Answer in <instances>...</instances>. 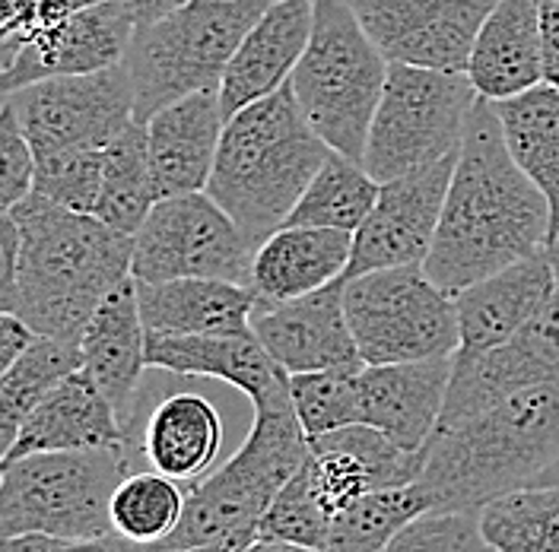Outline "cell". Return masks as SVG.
Listing matches in <instances>:
<instances>
[{
    "label": "cell",
    "instance_id": "1",
    "mask_svg": "<svg viewBox=\"0 0 559 552\" xmlns=\"http://www.w3.org/2000/svg\"><path fill=\"white\" fill-rule=\"evenodd\" d=\"M550 239V201L512 159L492 103L480 99L461 140L439 232L423 271L454 296L547 251Z\"/></svg>",
    "mask_w": 559,
    "mask_h": 552
},
{
    "label": "cell",
    "instance_id": "2",
    "mask_svg": "<svg viewBox=\"0 0 559 552\" xmlns=\"http://www.w3.org/2000/svg\"><path fill=\"white\" fill-rule=\"evenodd\" d=\"M10 216L20 229V254L0 309L20 314L38 337L80 344L105 296L131 276L134 236L41 194L23 197Z\"/></svg>",
    "mask_w": 559,
    "mask_h": 552
},
{
    "label": "cell",
    "instance_id": "3",
    "mask_svg": "<svg viewBox=\"0 0 559 552\" xmlns=\"http://www.w3.org/2000/svg\"><path fill=\"white\" fill-rule=\"evenodd\" d=\"M559 454V384L527 387L484 413L436 429L417 483L432 512H480L537 485Z\"/></svg>",
    "mask_w": 559,
    "mask_h": 552
},
{
    "label": "cell",
    "instance_id": "4",
    "mask_svg": "<svg viewBox=\"0 0 559 552\" xmlns=\"http://www.w3.org/2000/svg\"><path fill=\"white\" fill-rule=\"evenodd\" d=\"M331 153L286 83L226 121L207 194L261 244L286 226Z\"/></svg>",
    "mask_w": 559,
    "mask_h": 552
},
{
    "label": "cell",
    "instance_id": "5",
    "mask_svg": "<svg viewBox=\"0 0 559 552\" xmlns=\"http://www.w3.org/2000/svg\"><path fill=\"white\" fill-rule=\"evenodd\" d=\"M309 435L293 407V391L254 407V425L229 464L188 489L185 518L169 547H204L223 540H258V520L286 480L306 464Z\"/></svg>",
    "mask_w": 559,
    "mask_h": 552
},
{
    "label": "cell",
    "instance_id": "6",
    "mask_svg": "<svg viewBox=\"0 0 559 552\" xmlns=\"http://www.w3.org/2000/svg\"><path fill=\"white\" fill-rule=\"evenodd\" d=\"M271 3L277 0H188L140 26L124 58L134 83V121L146 124L166 105L219 89L233 55Z\"/></svg>",
    "mask_w": 559,
    "mask_h": 552
},
{
    "label": "cell",
    "instance_id": "7",
    "mask_svg": "<svg viewBox=\"0 0 559 552\" xmlns=\"http://www.w3.org/2000/svg\"><path fill=\"white\" fill-rule=\"evenodd\" d=\"M388 70L391 61L347 0H314L312 38L289 86L334 153L362 163Z\"/></svg>",
    "mask_w": 559,
    "mask_h": 552
},
{
    "label": "cell",
    "instance_id": "8",
    "mask_svg": "<svg viewBox=\"0 0 559 552\" xmlns=\"http://www.w3.org/2000/svg\"><path fill=\"white\" fill-rule=\"evenodd\" d=\"M121 448L48 451L3 464L0 480V537H105L111 527V495L128 477Z\"/></svg>",
    "mask_w": 559,
    "mask_h": 552
},
{
    "label": "cell",
    "instance_id": "9",
    "mask_svg": "<svg viewBox=\"0 0 559 552\" xmlns=\"http://www.w3.org/2000/svg\"><path fill=\"white\" fill-rule=\"evenodd\" d=\"M477 103L480 93L464 70L391 64L362 166L384 184L452 156Z\"/></svg>",
    "mask_w": 559,
    "mask_h": 552
},
{
    "label": "cell",
    "instance_id": "10",
    "mask_svg": "<svg viewBox=\"0 0 559 552\" xmlns=\"http://www.w3.org/2000/svg\"><path fill=\"white\" fill-rule=\"evenodd\" d=\"M349 331L366 365L454 356L461 346L454 296L423 267H391L344 279Z\"/></svg>",
    "mask_w": 559,
    "mask_h": 552
},
{
    "label": "cell",
    "instance_id": "11",
    "mask_svg": "<svg viewBox=\"0 0 559 552\" xmlns=\"http://www.w3.org/2000/svg\"><path fill=\"white\" fill-rule=\"evenodd\" d=\"M254 251L258 244L207 191L175 194L156 201L138 229L131 274L143 283L204 276L251 286Z\"/></svg>",
    "mask_w": 559,
    "mask_h": 552
},
{
    "label": "cell",
    "instance_id": "12",
    "mask_svg": "<svg viewBox=\"0 0 559 552\" xmlns=\"http://www.w3.org/2000/svg\"><path fill=\"white\" fill-rule=\"evenodd\" d=\"M13 105L23 134L33 143L35 159L105 149L124 128L134 124V83L128 64L51 76L3 96Z\"/></svg>",
    "mask_w": 559,
    "mask_h": 552
},
{
    "label": "cell",
    "instance_id": "13",
    "mask_svg": "<svg viewBox=\"0 0 559 552\" xmlns=\"http://www.w3.org/2000/svg\"><path fill=\"white\" fill-rule=\"evenodd\" d=\"M457 153L401 178L384 181L366 223L353 232L344 279L391 267H423L445 209Z\"/></svg>",
    "mask_w": 559,
    "mask_h": 552
},
{
    "label": "cell",
    "instance_id": "14",
    "mask_svg": "<svg viewBox=\"0 0 559 552\" xmlns=\"http://www.w3.org/2000/svg\"><path fill=\"white\" fill-rule=\"evenodd\" d=\"M544 384H559V289L506 344L474 356L454 352L452 384L439 429Z\"/></svg>",
    "mask_w": 559,
    "mask_h": 552
},
{
    "label": "cell",
    "instance_id": "15",
    "mask_svg": "<svg viewBox=\"0 0 559 552\" xmlns=\"http://www.w3.org/2000/svg\"><path fill=\"white\" fill-rule=\"evenodd\" d=\"M391 64L467 70L471 48L499 0H347Z\"/></svg>",
    "mask_w": 559,
    "mask_h": 552
},
{
    "label": "cell",
    "instance_id": "16",
    "mask_svg": "<svg viewBox=\"0 0 559 552\" xmlns=\"http://www.w3.org/2000/svg\"><path fill=\"white\" fill-rule=\"evenodd\" d=\"M138 26L121 13L115 0L93 3L70 20L26 38L16 51L3 55L0 89L16 93L51 76H83L124 64Z\"/></svg>",
    "mask_w": 559,
    "mask_h": 552
},
{
    "label": "cell",
    "instance_id": "17",
    "mask_svg": "<svg viewBox=\"0 0 559 552\" xmlns=\"http://www.w3.org/2000/svg\"><path fill=\"white\" fill-rule=\"evenodd\" d=\"M251 334L286 369V375L366 365L349 331L344 279H334L302 299L258 302L251 314Z\"/></svg>",
    "mask_w": 559,
    "mask_h": 552
},
{
    "label": "cell",
    "instance_id": "18",
    "mask_svg": "<svg viewBox=\"0 0 559 552\" xmlns=\"http://www.w3.org/2000/svg\"><path fill=\"white\" fill-rule=\"evenodd\" d=\"M423 464L426 448H401L372 425H344L314 435L309 439L306 457L314 492L331 515L344 512L369 492L417 483Z\"/></svg>",
    "mask_w": 559,
    "mask_h": 552
},
{
    "label": "cell",
    "instance_id": "19",
    "mask_svg": "<svg viewBox=\"0 0 559 552\" xmlns=\"http://www.w3.org/2000/svg\"><path fill=\"white\" fill-rule=\"evenodd\" d=\"M452 369L454 356L362 365L356 379L359 425L379 429L401 448H426L445 410Z\"/></svg>",
    "mask_w": 559,
    "mask_h": 552
},
{
    "label": "cell",
    "instance_id": "20",
    "mask_svg": "<svg viewBox=\"0 0 559 552\" xmlns=\"http://www.w3.org/2000/svg\"><path fill=\"white\" fill-rule=\"evenodd\" d=\"M219 89H204L166 105L146 121L156 197L207 191L226 128Z\"/></svg>",
    "mask_w": 559,
    "mask_h": 552
},
{
    "label": "cell",
    "instance_id": "21",
    "mask_svg": "<svg viewBox=\"0 0 559 552\" xmlns=\"http://www.w3.org/2000/svg\"><path fill=\"white\" fill-rule=\"evenodd\" d=\"M557 289V271L547 251H537L499 274L464 286L461 292H454L457 327H461L457 352L474 356L506 344L554 299Z\"/></svg>",
    "mask_w": 559,
    "mask_h": 552
},
{
    "label": "cell",
    "instance_id": "22",
    "mask_svg": "<svg viewBox=\"0 0 559 552\" xmlns=\"http://www.w3.org/2000/svg\"><path fill=\"white\" fill-rule=\"evenodd\" d=\"M131 442V425L124 429V419L96 387V381L76 369L23 419L16 442L0 457V467L29 454L121 448Z\"/></svg>",
    "mask_w": 559,
    "mask_h": 552
},
{
    "label": "cell",
    "instance_id": "23",
    "mask_svg": "<svg viewBox=\"0 0 559 552\" xmlns=\"http://www.w3.org/2000/svg\"><path fill=\"white\" fill-rule=\"evenodd\" d=\"M312 26L314 0H277L267 7V13L248 29L219 83L226 118L289 83L309 48Z\"/></svg>",
    "mask_w": 559,
    "mask_h": 552
},
{
    "label": "cell",
    "instance_id": "24",
    "mask_svg": "<svg viewBox=\"0 0 559 552\" xmlns=\"http://www.w3.org/2000/svg\"><path fill=\"white\" fill-rule=\"evenodd\" d=\"M146 362L185 379L233 384L261 407L289 394V375L274 362L254 334H201V337H146Z\"/></svg>",
    "mask_w": 559,
    "mask_h": 552
},
{
    "label": "cell",
    "instance_id": "25",
    "mask_svg": "<svg viewBox=\"0 0 559 552\" xmlns=\"http://www.w3.org/2000/svg\"><path fill=\"white\" fill-rule=\"evenodd\" d=\"M83 372L111 400L121 419H134V397L146 362V327L140 317L138 279L134 274L118 283L90 317L80 337Z\"/></svg>",
    "mask_w": 559,
    "mask_h": 552
},
{
    "label": "cell",
    "instance_id": "26",
    "mask_svg": "<svg viewBox=\"0 0 559 552\" xmlns=\"http://www.w3.org/2000/svg\"><path fill=\"white\" fill-rule=\"evenodd\" d=\"M138 299L146 337L251 334V314L258 305L251 286L204 276L166 283L138 279Z\"/></svg>",
    "mask_w": 559,
    "mask_h": 552
},
{
    "label": "cell",
    "instance_id": "27",
    "mask_svg": "<svg viewBox=\"0 0 559 552\" xmlns=\"http://www.w3.org/2000/svg\"><path fill=\"white\" fill-rule=\"evenodd\" d=\"M480 99L502 103L544 83L540 3L499 0L480 26L464 70Z\"/></svg>",
    "mask_w": 559,
    "mask_h": 552
},
{
    "label": "cell",
    "instance_id": "28",
    "mask_svg": "<svg viewBox=\"0 0 559 552\" xmlns=\"http://www.w3.org/2000/svg\"><path fill=\"white\" fill-rule=\"evenodd\" d=\"M353 232L321 226H280L254 251L251 289L258 302H289L344 279Z\"/></svg>",
    "mask_w": 559,
    "mask_h": 552
},
{
    "label": "cell",
    "instance_id": "29",
    "mask_svg": "<svg viewBox=\"0 0 559 552\" xmlns=\"http://www.w3.org/2000/svg\"><path fill=\"white\" fill-rule=\"evenodd\" d=\"M223 416L201 394H169L143 422L138 448L150 470L181 485H198L213 473L223 451Z\"/></svg>",
    "mask_w": 559,
    "mask_h": 552
},
{
    "label": "cell",
    "instance_id": "30",
    "mask_svg": "<svg viewBox=\"0 0 559 552\" xmlns=\"http://www.w3.org/2000/svg\"><path fill=\"white\" fill-rule=\"evenodd\" d=\"M506 146L522 172L547 194L559 229V89L537 83L522 96L492 103Z\"/></svg>",
    "mask_w": 559,
    "mask_h": 552
},
{
    "label": "cell",
    "instance_id": "31",
    "mask_svg": "<svg viewBox=\"0 0 559 552\" xmlns=\"http://www.w3.org/2000/svg\"><path fill=\"white\" fill-rule=\"evenodd\" d=\"M156 201L146 124L134 121L105 146L103 194L96 216L118 232L138 236Z\"/></svg>",
    "mask_w": 559,
    "mask_h": 552
},
{
    "label": "cell",
    "instance_id": "32",
    "mask_svg": "<svg viewBox=\"0 0 559 552\" xmlns=\"http://www.w3.org/2000/svg\"><path fill=\"white\" fill-rule=\"evenodd\" d=\"M382 181L362 163L344 153H331L321 172L314 175L299 204L293 207L286 226H321L356 232L379 201Z\"/></svg>",
    "mask_w": 559,
    "mask_h": 552
},
{
    "label": "cell",
    "instance_id": "33",
    "mask_svg": "<svg viewBox=\"0 0 559 552\" xmlns=\"http://www.w3.org/2000/svg\"><path fill=\"white\" fill-rule=\"evenodd\" d=\"M76 369H83L80 344L35 337V344L7 372H0V445H3V454L16 442L23 419Z\"/></svg>",
    "mask_w": 559,
    "mask_h": 552
},
{
    "label": "cell",
    "instance_id": "34",
    "mask_svg": "<svg viewBox=\"0 0 559 552\" xmlns=\"http://www.w3.org/2000/svg\"><path fill=\"white\" fill-rule=\"evenodd\" d=\"M188 485L159 470L128 473L111 495V527L124 540L163 550L185 518Z\"/></svg>",
    "mask_w": 559,
    "mask_h": 552
},
{
    "label": "cell",
    "instance_id": "35",
    "mask_svg": "<svg viewBox=\"0 0 559 552\" xmlns=\"http://www.w3.org/2000/svg\"><path fill=\"white\" fill-rule=\"evenodd\" d=\"M426 512H432V502L419 483L369 492L334 515L328 547L321 552H379Z\"/></svg>",
    "mask_w": 559,
    "mask_h": 552
},
{
    "label": "cell",
    "instance_id": "36",
    "mask_svg": "<svg viewBox=\"0 0 559 552\" xmlns=\"http://www.w3.org/2000/svg\"><path fill=\"white\" fill-rule=\"evenodd\" d=\"M489 552H559V489L527 485L480 508Z\"/></svg>",
    "mask_w": 559,
    "mask_h": 552
},
{
    "label": "cell",
    "instance_id": "37",
    "mask_svg": "<svg viewBox=\"0 0 559 552\" xmlns=\"http://www.w3.org/2000/svg\"><path fill=\"white\" fill-rule=\"evenodd\" d=\"M334 515L324 508V502L314 492L312 477L306 464L286 480V485L274 495L267 512L258 520V540L293 543L306 550H324L331 537Z\"/></svg>",
    "mask_w": 559,
    "mask_h": 552
},
{
    "label": "cell",
    "instance_id": "38",
    "mask_svg": "<svg viewBox=\"0 0 559 552\" xmlns=\"http://www.w3.org/2000/svg\"><path fill=\"white\" fill-rule=\"evenodd\" d=\"M359 369H328L289 375L293 407L306 435H324L344 425H359Z\"/></svg>",
    "mask_w": 559,
    "mask_h": 552
},
{
    "label": "cell",
    "instance_id": "39",
    "mask_svg": "<svg viewBox=\"0 0 559 552\" xmlns=\"http://www.w3.org/2000/svg\"><path fill=\"white\" fill-rule=\"evenodd\" d=\"M105 149H80L48 159H35L33 194H41L61 207L96 216L103 194Z\"/></svg>",
    "mask_w": 559,
    "mask_h": 552
},
{
    "label": "cell",
    "instance_id": "40",
    "mask_svg": "<svg viewBox=\"0 0 559 552\" xmlns=\"http://www.w3.org/2000/svg\"><path fill=\"white\" fill-rule=\"evenodd\" d=\"M379 552H489L480 512H426Z\"/></svg>",
    "mask_w": 559,
    "mask_h": 552
},
{
    "label": "cell",
    "instance_id": "41",
    "mask_svg": "<svg viewBox=\"0 0 559 552\" xmlns=\"http://www.w3.org/2000/svg\"><path fill=\"white\" fill-rule=\"evenodd\" d=\"M35 153L23 134L13 105L3 99L0 108V213H10L23 197L33 194Z\"/></svg>",
    "mask_w": 559,
    "mask_h": 552
},
{
    "label": "cell",
    "instance_id": "42",
    "mask_svg": "<svg viewBox=\"0 0 559 552\" xmlns=\"http://www.w3.org/2000/svg\"><path fill=\"white\" fill-rule=\"evenodd\" d=\"M103 0H0V58Z\"/></svg>",
    "mask_w": 559,
    "mask_h": 552
},
{
    "label": "cell",
    "instance_id": "43",
    "mask_svg": "<svg viewBox=\"0 0 559 552\" xmlns=\"http://www.w3.org/2000/svg\"><path fill=\"white\" fill-rule=\"evenodd\" d=\"M0 552H159L124 540L121 533L105 537H51V533H16L3 537Z\"/></svg>",
    "mask_w": 559,
    "mask_h": 552
},
{
    "label": "cell",
    "instance_id": "44",
    "mask_svg": "<svg viewBox=\"0 0 559 552\" xmlns=\"http://www.w3.org/2000/svg\"><path fill=\"white\" fill-rule=\"evenodd\" d=\"M35 334L33 327L20 317V314H13V311H3L0 314V372H7L29 346L35 344Z\"/></svg>",
    "mask_w": 559,
    "mask_h": 552
},
{
    "label": "cell",
    "instance_id": "45",
    "mask_svg": "<svg viewBox=\"0 0 559 552\" xmlns=\"http://www.w3.org/2000/svg\"><path fill=\"white\" fill-rule=\"evenodd\" d=\"M544 29V83L559 89V7H540Z\"/></svg>",
    "mask_w": 559,
    "mask_h": 552
},
{
    "label": "cell",
    "instance_id": "46",
    "mask_svg": "<svg viewBox=\"0 0 559 552\" xmlns=\"http://www.w3.org/2000/svg\"><path fill=\"white\" fill-rule=\"evenodd\" d=\"M121 7V13L134 23V26H150L163 16H169L173 10L185 7L188 0H115Z\"/></svg>",
    "mask_w": 559,
    "mask_h": 552
},
{
    "label": "cell",
    "instance_id": "47",
    "mask_svg": "<svg viewBox=\"0 0 559 552\" xmlns=\"http://www.w3.org/2000/svg\"><path fill=\"white\" fill-rule=\"evenodd\" d=\"M251 543L245 540H223V543H204V547H169L159 552H245Z\"/></svg>",
    "mask_w": 559,
    "mask_h": 552
},
{
    "label": "cell",
    "instance_id": "48",
    "mask_svg": "<svg viewBox=\"0 0 559 552\" xmlns=\"http://www.w3.org/2000/svg\"><path fill=\"white\" fill-rule=\"evenodd\" d=\"M245 552H321V550H306V547H293V543H274V540H254Z\"/></svg>",
    "mask_w": 559,
    "mask_h": 552
},
{
    "label": "cell",
    "instance_id": "49",
    "mask_svg": "<svg viewBox=\"0 0 559 552\" xmlns=\"http://www.w3.org/2000/svg\"><path fill=\"white\" fill-rule=\"evenodd\" d=\"M537 485H557L559 489V454L554 457V464L540 473V480H537Z\"/></svg>",
    "mask_w": 559,
    "mask_h": 552
},
{
    "label": "cell",
    "instance_id": "50",
    "mask_svg": "<svg viewBox=\"0 0 559 552\" xmlns=\"http://www.w3.org/2000/svg\"><path fill=\"white\" fill-rule=\"evenodd\" d=\"M547 254H550V264H554V271H557V279H559V229H557V236L550 239V244H547Z\"/></svg>",
    "mask_w": 559,
    "mask_h": 552
},
{
    "label": "cell",
    "instance_id": "51",
    "mask_svg": "<svg viewBox=\"0 0 559 552\" xmlns=\"http://www.w3.org/2000/svg\"><path fill=\"white\" fill-rule=\"evenodd\" d=\"M534 3H540V7H559V0H534Z\"/></svg>",
    "mask_w": 559,
    "mask_h": 552
}]
</instances>
